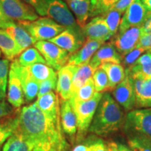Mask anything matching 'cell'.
<instances>
[{"instance_id":"cell-1","label":"cell","mask_w":151,"mask_h":151,"mask_svg":"<svg viewBox=\"0 0 151 151\" xmlns=\"http://www.w3.org/2000/svg\"><path fill=\"white\" fill-rule=\"evenodd\" d=\"M18 130L31 143L33 151H66L61 120L46 116L35 103L22 109Z\"/></svg>"},{"instance_id":"cell-2","label":"cell","mask_w":151,"mask_h":151,"mask_svg":"<svg viewBox=\"0 0 151 151\" xmlns=\"http://www.w3.org/2000/svg\"><path fill=\"white\" fill-rule=\"evenodd\" d=\"M124 115L119 104L109 92L103 93L89 131L99 136L117 132L124 125Z\"/></svg>"},{"instance_id":"cell-3","label":"cell","mask_w":151,"mask_h":151,"mask_svg":"<svg viewBox=\"0 0 151 151\" xmlns=\"http://www.w3.org/2000/svg\"><path fill=\"white\" fill-rule=\"evenodd\" d=\"M17 23L23 27L37 41H49L66 29L52 19L46 17L32 21H18Z\"/></svg>"},{"instance_id":"cell-4","label":"cell","mask_w":151,"mask_h":151,"mask_svg":"<svg viewBox=\"0 0 151 151\" xmlns=\"http://www.w3.org/2000/svg\"><path fill=\"white\" fill-rule=\"evenodd\" d=\"M46 16L84 40L83 30L63 0H46Z\"/></svg>"},{"instance_id":"cell-5","label":"cell","mask_w":151,"mask_h":151,"mask_svg":"<svg viewBox=\"0 0 151 151\" xmlns=\"http://www.w3.org/2000/svg\"><path fill=\"white\" fill-rule=\"evenodd\" d=\"M103 93L96 92L91 99L81 102L71 104L77 120V129L79 137H83L89 130L98 104Z\"/></svg>"},{"instance_id":"cell-6","label":"cell","mask_w":151,"mask_h":151,"mask_svg":"<svg viewBox=\"0 0 151 151\" xmlns=\"http://www.w3.org/2000/svg\"><path fill=\"white\" fill-rule=\"evenodd\" d=\"M124 129L128 134L141 133L151 137V108L130 111L125 118Z\"/></svg>"},{"instance_id":"cell-7","label":"cell","mask_w":151,"mask_h":151,"mask_svg":"<svg viewBox=\"0 0 151 151\" xmlns=\"http://www.w3.org/2000/svg\"><path fill=\"white\" fill-rule=\"evenodd\" d=\"M34 46L43 57L46 65L52 69L58 71L67 63L69 53L55 43L49 41H39Z\"/></svg>"},{"instance_id":"cell-8","label":"cell","mask_w":151,"mask_h":151,"mask_svg":"<svg viewBox=\"0 0 151 151\" xmlns=\"http://www.w3.org/2000/svg\"><path fill=\"white\" fill-rule=\"evenodd\" d=\"M0 7L6 16L14 21H32L39 18L35 9L22 0H0Z\"/></svg>"},{"instance_id":"cell-9","label":"cell","mask_w":151,"mask_h":151,"mask_svg":"<svg viewBox=\"0 0 151 151\" xmlns=\"http://www.w3.org/2000/svg\"><path fill=\"white\" fill-rule=\"evenodd\" d=\"M142 35L143 30L141 26L132 27L123 32L116 34L111 43L115 46L119 53L122 56H124L137 47Z\"/></svg>"},{"instance_id":"cell-10","label":"cell","mask_w":151,"mask_h":151,"mask_svg":"<svg viewBox=\"0 0 151 151\" xmlns=\"http://www.w3.org/2000/svg\"><path fill=\"white\" fill-rule=\"evenodd\" d=\"M148 13L141 0L132 4L124 13L118 33L123 32L130 27L142 26Z\"/></svg>"},{"instance_id":"cell-11","label":"cell","mask_w":151,"mask_h":151,"mask_svg":"<svg viewBox=\"0 0 151 151\" xmlns=\"http://www.w3.org/2000/svg\"><path fill=\"white\" fill-rule=\"evenodd\" d=\"M11 69L16 73L20 78L25 101H32L38 95L39 90V83L32 76L27 68L20 65L17 59H14L11 64Z\"/></svg>"},{"instance_id":"cell-12","label":"cell","mask_w":151,"mask_h":151,"mask_svg":"<svg viewBox=\"0 0 151 151\" xmlns=\"http://www.w3.org/2000/svg\"><path fill=\"white\" fill-rule=\"evenodd\" d=\"M114 99L124 110L130 111L136 106V96L131 78L125 72V78L113 90Z\"/></svg>"},{"instance_id":"cell-13","label":"cell","mask_w":151,"mask_h":151,"mask_svg":"<svg viewBox=\"0 0 151 151\" xmlns=\"http://www.w3.org/2000/svg\"><path fill=\"white\" fill-rule=\"evenodd\" d=\"M83 32L87 39L101 41L109 40L112 38L110 29L104 16H97L92 19L83 28Z\"/></svg>"},{"instance_id":"cell-14","label":"cell","mask_w":151,"mask_h":151,"mask_svg":"<svg viewBox=\"0 0 151 151\" xmlns=\"http://www.w3.org/2000/svg\"><path fill=\"white\" fill-rule=\"evenodd\" d=\"M122 62V56L110 42L104 43L94 53L89 63L96 70L103 63L120 64Z\"/></svg>"},{"instance_id":"cell-15","label":"cell","mask_w":151,"mask_h":151,"mask_svg":"<svg viewBox=\"0 0 151 151\" xmlns=\"http://www.w3.org/2000/svg\"><path fill=\"white\" fill-rule=\"evenodd\" d=\"M104 43L101 41L87 39L77 51L71 54L67 63L76 66L88 63L94 53Z\"/></svg>"},{"instance_id":"cell-16","label":"cell","mask_w":151,"mask_h":151,"mask_svg":"<svg viewBox=\"0 0 151 151\" xmlns=\"http://www.w3.org/2000/svg\"><path fill=\"white\" fill-rule=\"evenodd\" d=\"M76 69V65L67 64L58 70L56 90L62 100L70 99L71 85Z\"/></svg>"},{"instance_id":"cell-17","label":"cell","mask_w":151,"mask_h":151,"mask_svg":"<svg viewBox=\"0 0 151 151\" xmlns=\"http://www.w3.org/2000/svg\"><path fill=\"white\" fill-rule=\"evenodd\" d=\"M35 103L46 116L53 120H60L59 99L53 91L38 97Z\"/></svg>"},{"instance_id":"cell-18","label":"cell","mask_w":151,"mask_h":151,"mask_svg":"<svg viewBox=\"0 0 151 151\" xmlns=\"http://www.w3.org/2000/svg\"><path fill=\"white\" fill-rule=\"evenodd\" d=\"M49 41L55 43L70 54L77 51L84 43V40L68 29H65L60 35L50 39Z\"/></svg>"},{"instance_id":"cell-19","label":"cell","mask_w":151,"mask_h":151,"mask_svg":"<svg viewBox=\"0 0 151 151\" xmlns=\"http://www.w3.org/2000/svg\"><path fill=\"white\" fill-rule=\"evenodd\" d=\"M4 30L12 38L21 52L37 42L27 30L17 22H12Z\"/></svg>"},{"instance_id":"cell-20","label":"cell","mask_w":151,"mask_h":151,"mask_svg":"<svg viewBox=\"0 0 151 151\" xmlns=\"http://www.w3.org/2000/svg\"><path fill=\"white\" fill-rule=\"evenodd\" d=\"M8 85V101L13 106L19 108L24 102L23 90L20 78L11 69L9 72Z\"/></svg>"},{"instance_id":"cell-21","label":"cell","mask_w":151,"mask_h":151,"mask_svg":"<svg viewBox=\"0 0 151 151\" xmlns=\"http://www.w3.org/2000/svg\"><path fill=\"white\" fill-rule=\"evenodd\" d=\"M60 120L65 133L70 137L74 136L77 131V120L69 100H62L60 106Z\"/></svg>"},{"instance_id":"cell-22","label":"cell","mask_w":151,"mask_h":151,"mask_svg":"<svg viewBox=\"0 0 151 151\" xmlns=\"http://www.w3.org/2000/svg\"><path fill=\"white\" fill-rule=\"evenodd\" d=\"M125 72L130 76H141L145 79L151 76V52L141 55L132 67L125 69Z\"/></svg>"},{"instance_id":"cell-23","label":"cell","mask_w":151,"mask_h":151,"mask_svg":"<svg viewBox=\"0 0 151 151\" xmlns=\"http://www.w3.org/2000/svg\"><path fill=\"white\" fill-rule=\"evenodd\" d=\"M94 71L95 70L90 65L89 62L76 66L71 85V97L78 91L87 81L92 78Z\"/></svg>"},{"instance_id":"cell-24","label":"cell","mask_w":151,"mask_h":151,"mask_svg":"<svg viewBox=\"0 0 151 151\" xmlns=\"http://www.w3.org/2000/svg\"><path fill=\"white\" fill-rule=\"evenodd\" d=\"M90 1L91 0H67L68 4L74 14L77 23L81 29L86 25L90 17Z\"/></svg>"},{"instance_id":"cell-25","label":"cell","mask_w":151,"mask_h":151,"mask_svg":"<svg viewBox=\"0 0 151 151\" xmlns=\"http://www.w3.org/2000/svg\"><path fill=\"white\" fill-rule=\"evenodd\" d=\"M108 76L109 90H113L125 78V70L120 64L103 63L100 65Z\"/></svg>"},{"instance_id":"cell-26","label":"cell","mask_w":151,"mask_h":151,"mask_svg":"<svg viewBox=\"0 0 151 151\" xmlns=\"http://www.w3.org/2000/svg\"><path fill=\"white\" fill-rule=\"evenodd\" d=\"M2 151H33V146L17 129L6 141Z\"/></svg>"},{"instance_id":"cell-27","label":"cell","mask_w":151,"mask_h":151,"mask_svg":"<svg viewBox=\"0 0 151 151\" xmlns=\"http://www.w3.org/2000/svg\"><path fill=\"white\" fill-rule=\"evenodd\" d=\"M0 50L9 60H14L22 52L12 38L3 29H0Z\"/></svg>"},{"instance_id":"cell-28","label":"cell","mask_w":151,"mask_h":151,"mask_svg":"<svg viewBox=\"0 0 151 151\" xmlns=\"http://www.w3.org/2000/svg\"><path fill=\"white\" fill-rule=\"evenodd\" d=\"M26 67L34 79L39 83L58 75L55 69L46 64L36 63Z\"/></svg>"},{"instance_id":"cell-29","label":"cell","mask_w":151,"mask_h":151,"mask_svg":"<svg viewBox=\"0 0 151 151\" xmlns=\"http://www.w3.org/2000/svg\"><path fill=\"white\" fill-rule=\"evenodd\" d=\"M128 144L133 151H151V137L141 133L130 134Z\"/></svg>"},{"instance_id":"cell-30","label":"cell","mask_w":151,"mask_h":151,"mask_svg":"<svg viewBox=\"0 0 151 151\" xmlns=\"http://www.w3.org/2000/svg\"><path fill=\"white\" fill-rule=\"evenodd\" d=\"M17 60L20 65L23 67H28L36 63L46 64V60L35 47H29L23 50L19 55Z\"/></svg>"},{"instance_id":"cell-31","label":"cell","mask_w":151,"mask_h":151,"mask_svg":"<svg viewBox=\"0 0 151 151\" xmlns=\"http://www.w3.org/2000/svg\"><path fill=\"white\" fill-rule=\"evenodd\" d=\"M96 90L94 88V81L92 78H90L76 93L71 96L69 99L71 104L81 102L91 99L95 94Z\"/></svg>"},{"instance_id":"cell-32","label":"cell","mask_w":151,"mask_h":151,"mask_svg":"<svg viewBox=\"0 0 151 151\" xmlns=\"http://www.w3.org/2000/svg\"><path fill=\"white\" fill-rule=\"evenodd\" d=\"M136 106L139 108H151V76L145 79L140 92L136 94Z\"/></svg>"},{"instance_id":"cell-33","label":"cell","mask_w":151,"mask_h":151,"mask_svg":"<svg viewBox=\"0 0 151 151\" xmlns=\"http://www.w3.org/2000/svg\"><path fill=\"white\" fill-rule=\"evenodd\" d=\"M119 0H91L90 17L103 16L113 8Z\"/></svg>"},{"instance_id":"cell-34","label":"cell","mask_w":151,"mask_h":151,"mask_svg":"<svg viewBox=\"0 0 151 151\" xmlns=\"http://www.w3.org/2000/svg\"><path fill=\"white\" fill-rule=\"evenodd\" d=\"M18 127V117L6 121H0V147L16 132Z\"/></svg>"},{"instance_id":"cell-35","label":"cell","mask_w":151,"mask_h":151,"mask_svg":"<svg viewBox=\"0 0 151 151\" xmlns=\"http://www.w3.org/2000/svg\"><path fill=\"white\" fill-rule=\"evenodd\" d=\"M96 92H102L109 90V81L106 71L101 67L97 68L92 76Z\"/></svg>"},{"instance_id":"cell-36","label":"cell","mask_w":151,"mask_h":151,"mask_svg":"<svg viewBox=\"0 0 151 151\" xmlns=\"http://www.w3.org/2000/svg\"><path fill=\"white\" fill-rule=\"evenodd\" d=\"M9 60H0V100H4L6 94V87L9 80Z\"/></svg>"},{"instance_id":"cell-37","label":"cell","mask_w":151,"mask_h":151,"mask_svg":"<svg viewBox=\"0 0 151 151\" xmlns=\"http://www.w3.org/2000/svg\"><path fill=\"white\" fill-rule=\"evenodd\" d=\"M121 13L119 12L118 11L111 9L104 16H103L108 24L112 37H114L118 32L120 21H121Z\"/></svg>"},{"instance_id":"cell-38","label":"cell","mask_w":151,"mask_h":151,"mask_svg":"<svg viewBox=\"0 0 151 151\" xmlns=\"http://www.w3.org/2000/svg\"><path fill=\"white\" fill-rule=\"evenodd\" d=\"M57 82H58V75L39 83V90L37 97H41L52 90H56Z\"/></svg>"},{"instance_id":"cell-39","label":"cell","mask_w":151,"mask_h":151,"mask_svg":"<svg viewBox=\"0 0 151 151\" xmlns=\"http://www.w3.org/2000/svg\"><path fill=\"white\" fill-rule=\"evenodd\" d=\"M144 51L145 50L142 48H135L131 52L123 56L124 58H122V62H123V65L124 67H126V69L132 67Z\"/></svg>"},{"instance_id":"cell-40","label":"cell","mask_w":151,"mask_h":151,"mask_svg":"<svg viewBox=\"0 0 151 151\" xmlns=\"http://www.w3.org/2000/svg\"><path fill=\"white\" fill-rule=\"evenodd\" d=\"M24 2L33 7L38 15L46 16V0H22Z\"/></svg>"},{"instance_id":"cell-41","label":"cell","mask_w":151,"mask_h":151,"mask_svg":"<svg viewBox=\"0 0 151 151\" xmlns=\"http://www.w3.org/2000/svg\"><path fill=\"white\" fill-rule=\"evenodd\" d=\"M136 48H142L145 51L151 52V33L145 34L141 36Z\"/></svg>"},{"instance_id":"cell-42","label":"cell","mask_w":151,"mask_h":151,"mask_svg":"<svg viewBox=\"0 0 151 151\" xmlns=\"http://www.w3.org/2000/svg\"><path fill=\"white\" fill-rule=\"evenodd\" d=\"M136 1H137V0H119L111 9L118 11L119 12H120L122 14L129 8V6L135 2Z\"/></svg>"},{"instance_id":"cell-43","label":"cell","mask_w":151,"mask_h":151,"mask_svg":"<svg viewBox=\"0 0 151 151\" xmlns=\"http://www.w3.org/2000/svg\"><path fill=\"white\" fill-rule=\"evenodd\" d=\"M92 151H107V146L101 139H97L89 145Z\"/></svg>"},{"instance_id":"cell-44","label":"cell","mask_w":151,"mask_h":151,"mask_svg":"<svg viewBox=\"0 0 151 151\" xmlns=\"http://www.w3.org/2000/svg\"><path fill=\"white\" fill-rule=\"evenodd\" d=\"M14 22V20H11L6 16L3 11L1 10V7H0V29H5L6 27H8L9 24Z\"/></svg>"},{"instance_id":"cell-45","label":"cell","mask_w":151,"mask_h":151,"mask_svg":"<svg viewBox=\"0 0 151 151\" xmlns=\"http://www.w3.org/2000/svg\"><path fill=\"white\" fill-rule=\"evenodd\" d=\"M12 109L6 103L0 100V118L7 116L11 113Z\"/></svg>"},{"instance_id":"cell-46","label":"cell","mask_w":151,"mask_h":151,"mask_svg":"<svg viewBox=\"0 0 151 151\" xmlns=\"http://www.w3.org/2000/svg\"><path fill=\"white\" fill-rule=\"evenodd\" d=\"M72 151H92L90 146L86 144H79L77 145L73 148Z\"/></svg>"},{"instance_id":"cell-47","label":"cell","mask_w":151,"mask_h":151,"mask_svg":"<svg viewBox=\"0 0 151 151\" xmlns=\"http://www.w3.org/2000/svg\"><path fill=\"white\" fill-rule=\"evenodd\" d=\"M107 151H119L118 148V144L116 142L111 141L109 142L106 145Z\"/></svg>"},{"instance_id":"cell-48","label":"cell","mask_w":151,"mask_h":151,"mask_svg":"<svg viewBox=\"0 0 151 151\" xmlns=\"http://www.w3.org/2000/svg\"><path fill=\"white\" fill-rule=\"evenodd\" d=\"M118 144V148L119 151H133L129 147L126 146V145L122 144L120 143H117Z\"/></svg>"},{"instance_id":"cell-49","label":"cell","mask_w":151,"mask_h":151,"mask_svg":"<svg viewBox=\"0 0 151 151\" xmlns=\"http://www.w3.org/2000/svg\"><path fill=\"white\" fill-rule=\"evenodd\" d=\"M141 1H142L144 6L146 7V10L148 12L151 13V0H141Z\"/></svg>"},{"instance_id":"cell-50","label":"cell","mask_w":151,"mask_h":151,"mask_svg":"<svg viewBox=\"0 0 151 151\" xmlns=\"http://www.w3.org/2000/svg\"><path fill=\"white\" fill-rule=\"evenodd\" d=\"M1 52H1V50H0V58H1Z\"/></svg>"}]
</instances>
